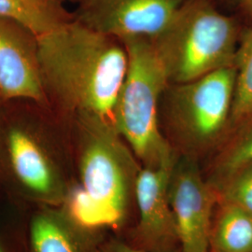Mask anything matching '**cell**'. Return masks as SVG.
<instances>
[{"instance_id":"cell-1","label":"cell","mask_w":252,"mask_h":252,"mask_svg":"<svg viewBox=\"0 0 252 252\" xmlns=\"http://www.w3.org/2000/svg\"><path fill=\"white\" fill-rule=\"evenodd\" d=\"M46 96L75 118L115 128V108L126 77L124 43L77 21H65L36 36Z\"/></svg>"},{"instance_id":"cell-2","label":"cell","mask_w":252,"mask_h":252,"mask_svg":"<svg viewBox=\"0 0 252 252\" xmlns=\"http://www.w3.org/2000/svg\"><path fill=\"white\" fill-rule=\"evenodd\" d=\"M127 53L126 77L115 108V129L144 166L174 158L159 127V101L170 84L153 39L122 41Z\"/></svg>"},{"instance_id":"cell-3","label":"cell","mask_w":252,"mask_h":252,"mask_svg":"<svg viewBox=\"0 0 252 252\" xmlns=\"http://www.w3.org/2000/svg\"><path fill=\"white\" fill-rule=\"evenodd\" d=\"M153 40L169 82L183 83L234 64L238 32L234 20L210 0H185L169 26Z\"/></svg>"},{"instance_id":"cell-4","label":"cell","mask_w":252,"mask_h":252,"mask_svg":"<svg viewBox=\"0 0 252 252\" xmlns=\"http://www.w3.org/2000/svg\"><path fill=\"white\" fill-rule=\"evenodd\" d=\"M76 119L81 133V188L99 210L105 226L120 225L139 168L113 126L89 118Z\"/></svg>"},{"instance_id":"cell-5","label":"cell","mask_w":252,"mask_h":252,"mask_svg":"<svg viewBox=\"0 0 252 252\" xmlns=\"http://www.w3.org/2000/svg\"><path fill=\"white\" fill-rule=\"evenodd\" d=\"M235 66L229 65L183 83H170L167 118L186 141L204 146L214 141L231 122Z\"/></svg>"},{"instance_id":"cell-6","label":"cell","mask_w":252,"mask_h":252,"mask_svg":"<svg viewBox=\"0 0 252 252\" xmlns=\"http://www.w3.org/2000/svg\"><path fill=\"white\" fill-rule=\"evenodd\" d=\"M185 0H83L79 21L121 41L154 39L169 26Z\"/></svg>"},{"instance_id":"cell-7","label":"cell","mask_w":252,"mask_h":252,"mask_svg":"<svg viewBox=\"0 0 252 252\" xmlns=\"http://www.w3.org/2000/svg\"><path fill=\"white\" fill-rule=\"evenodd\" d=\"M168 194L182 252H207L212 197L194 161L176 162Z\"/></svg>"},{"instance_id":"cell-8","label":"cell","mask_w":252,"mask_h":252,"mask_svg":"<svg viewBox=\"0 0 252 252\" xmlns=\"http://www.w3.org/2000/svg\"><path fill=\"white\" fill-rule=\"evenodd\" d=\"M0 97L47 101L37 57L36 36L18 23L0 17Z\"/></svg>"},{"instance_id":"cell-9","label":"cell","mask_w":252,"mask_h":252,"mask_svg":"<svg viewBox=\"0 0 252 252\" xmlns=\"http://www.w3.org/2000/svg\"><path fill=\"white\" fill-rule=\"evenodd\" d=\"M175 163L172 158L157 166H144L135 179L138 234L158 252H169L172 245L179 241L168 194Z\"/></svg>"},{"instance_id":"cell-10","label":"cell","mask_w":252,"mask_h":252,"mask_svg":"<svg viewBox=\"0 0 252 252\" xmlns=\"http://www.w3.org/2000/svg\"><path fill=\"white\" fill-rule=\"evenodd\" d=\"M6 144L9 163L17 180L35 193H52L57 183L56 173L35 135L27 126H10Z\"/></svg>"},{"instance_id":"cell-11","label":"cell","mask_w":252,"mask_h":252,"mask_svg":"<svg viewBox=\"0 0 252 252\" xmlns=\"http://www.w3.org/2000/svg\"><path fill=\"white\" fill-rule=\"evenodd\" d=\"M218 252H252V215L227 203L210 235Z\"/></svg>"},{"instance_id":"cell-12","label":"cell","mask_w":252,"mask_h":252,"mask_svg":"<svg viewBox=\"0 0 252 252\" xmlns=\"http://www.w3.org/2000/svg\"><path fill=\"white\" fill-rule=\"evenodd\" d=\"M234 66L236 76L230 124L240 125L252 116V27L237 47Z\"/></svg>"},{"instance_id":"cell-13","label":"cell","mask_w":252,"mask_h":252,"mask_svg":"<svg viewBox=\"0 0 252 252\" xmlns=\"http://www.w3.org/2000/svg\"><path fill=\"white\" fill-rule=\"evenodd\" d=\"M0 17L18 23L36 36L67 21L63 12L40 6L33 0H0Z\"/></svg>"},{"instance_id":"cell-14","label":"cell","mask_w":252,"mask_h":252,"mask_svg":"<svg viewBox=\"0 0 252 252\" xmlns=\"http://www.w3.org/2000/svg\"><path fill=\"white\" fill-rule=\"evenodd\" d=\"M240 125L243 129L223 155L219 168L227 179L252 164V116Z\"/></svg>"},{"instance_id":"cell-15","label":"cell","mask_w":252,"mask_h":252,"mask_svg":"<svg viewBox=\"0 0 252 252\" xmlns=\"http://www.w3.org/2000/svg\"><path fill=\"white\" fill-rule=\"evenodd\" d=\"M226 202L243 208L252 215V164L228 178Z\"/></svg>"},{"instance_id":"cell-16","label":"cell","mask_w":252,"mask_h":252,"mask_svg":"<svg viewBox=\"0 0 252 252\" xmlns=\"http://www.w3.org/2000/svg\"><path fill=\"white\" fill-rule=\"evenodd\" d=\"M69 207L73 218L81 226L85 228L105 226L99 210L81 186L71 192Z\"/></svg>"},{"instance_id":"cell-17","label":"cell","mask_w":252,"mask_h":252,"mask_svg":"<svg viewBox=\"0 0 252 252\" xmlns=\"http://www.w3.org/2000/svg\"><path fill=\"white\" fill-rule=\"evenodd\" d=\"M33 1L37 3L38 5L43 6L48 9L63 12L62 7H61L63 0H33Z\"/></svg>"},{"instance_id":"cell-18","label":"cell","mask_w":252,"mask_h":252,"mask_svg":"<svg viewBox=\"0 0 252 252\" xmlns=\"http://www.w3.org/2000/svg\"><path fill=\"white\" fill-rule=\"evenodd\" d=\"M244 8L247 9L252 15V0H241Z\"/></svg>"},{"instance_id":"cell-19","label":"cell","mask_w":252,"mask_h":252,"mask_svg":"<svg viewBox=\"0 0 252 252\" xmlns=\"http://www.w3.org/2000/svg\"><path fill=\"white\" fill-rule=\"evenodd\" d=\"M0 252H3V250H2V249H1V247H0Z\"/></svg>"}]
</instances>
